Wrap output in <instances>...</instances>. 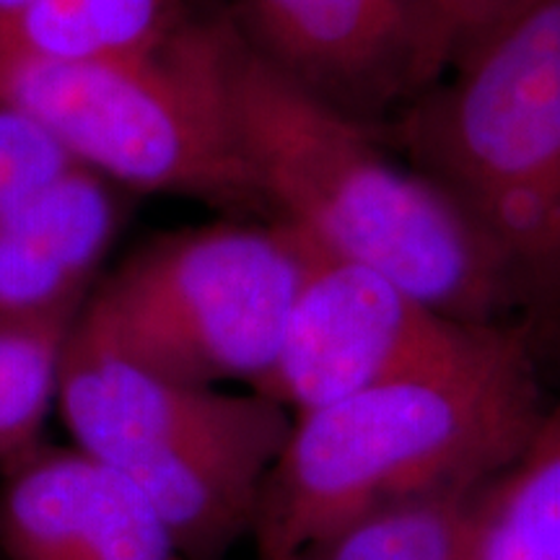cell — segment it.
Masks as SVG:
<instances>
[{"mask_svg":"<svg viewBox=\"0 0 560 560\" xmlns=\"http://www.w3.org/2000/svg\"><path fill=\"white\" fill-rule=\"evenodd\" d=\"M229 32L236 143L270 219L470 325H506L545 296L444 187L265 66L231 24Z\"/></svg>","mask_w":560,"mask_h":560,"instance_id":"6da1fadb","label":"cell"},{"mask_svg":"<svg viewBox=\"0 0 560 560\" xmlns=\"http://www.w3.org/2000/svg\"><path fill=\"white\" fill-rule=\"evenodd\" d=\"M545 410L527 340L503 327L467 359L299 412L260 490L257 560H293L384 503L495 478Z\"/></svg>","mask_w":560,"mask_h":560,"instance_id":"7a4b0ae2","label":"cell"},{"mask_svg":"<svg viewBox=\"0 0 560 560\" xmlns=\"http://www.w3.org/2000/svg\"><path fill=\"white\" fill-rule=\"evenodd\" d=\"M229 21L187 19L156 50L100 60L0 55V96L117 187L270 219L236 143Z\"/></svg>","mask_w":560,"mask_h":560,"instance_id":"3957f363","label":"cell"},{"mask_svg":"<svg viewBox=\"0 0 560 560\" xmlns=\"http://www.w3.org/2000/svg\"><path fill=\"white\" fill-rule=\"evenodd\" d=\"M58 408L75 446L122 472L185 560H229L252 537L289 408L260 395L161 380L70 330Z\"/></svg>","mask_w":560,"mask_h":560,"instance_id":"277c9868","label":"cell"},{"mask_svg":"<svg viewBox=\"0 0 560 560\" xmlns=\"http://www.w3.org/2000/svg\"><path fill=\"white\" fill-rule=\"evenodd\" d=\"M376 136L560 289V0H527Z\"/></svg>","mask_w":560,"mask_h":560,"instance_id":"5b68a950","label":"cell"},{"mask_svg":"<svg viewBox=\"0 0 560 560\" xmlns=\"http://www.w3.org/2000/svg\"><path fill=\"white\" fill-rule=\"evenodd\" d=\"M312 255L310 236L280 219L166 231L100 278L73 330L161 380L255 392Z\"/></svg>","mask_w":560,"mask_h":560,"instance_id":"8992f818","label":"cell"},{"mask_svg":"<svg viewBox=\"0 0 560 560\" xmlns=\"http://www.w3.org/2000/svg\"><path fill=\"white\" fill-rule=\"evenodd\" d=\"M226 19L265 66L374 132L400 120L457 62L436 0H234Z\"/></svg>","mask_w":560,"mask_h":560,"instance_id":"52a82bcc","label":"cell"},{"mask_svg":"<svg viewBox=\"0 0 560 560\" xmlns=\"http://www.w3.org/2000/svg\"><path fill=\"white\" fill-rule=\"evenodd\" d=\"M503 327L446 317L380 272L314 244L278 359L255 392L299 416L467 359Z\"/></svg>","mask_w":560,"mask_h":560,"instance_id":"ba28073f","label":"cell"},{"mask_svg":"<svg viewBox=\"0 0 560 560\" xmlns=\"http://www.w3.org/2000/svg\"><path fill=\"white\" fill-rule=\"evenodd\" d=\"M3 560H185L132 482L79 446L37 444L3 465Z\"/></svg>","mask_w":560,"mask_h":560,"instance_id":"9c48e42d","label":"cell"},{"mask_svg":"<svg viewBox=\"0 0 560 560\" xmlns=\"http://www.w3.org/2000/svg\"><path fill=\"white\" fill-rule=\"evenodd\" d=\"M115 182L73 170L0 210V322H75L122 229Z\"/></svg>","mask_w":560,"mask_h":560,"instance_id":"30bf717a","label":"cell"},{"mask_svg":"<svg viewBox=\"0 0 560 560\" xmlns=\"http://www.w3.org/2000/svg\"><path fill=\"white\" fill-rule=\"evenodd\" d=\"M190 13L185 0H30L0 16V55L100 60L156 50Z\"/></svg>","mask_w":560,"mask_h":560,"instance_id":"8fae6325","label":"cell"},{"mask_svg":"<svg viewBox=\"0 0 560 560\" xmlns=\"http://www.w3.org/2000/svg\"><path fill=\"white\" fill-rule=\"evenodd\" d=\"M462 560H560V400L475 503Z\"/></svg>","mask_w":560,"mask_h":560,"instance_id":"7c38bea8","label":"cell"},{"mask_svg":"<svg viewBox=\"0 0 560 560\" xmlns=\"http://www.w3.org/2000/svg\"><path fill=\"white\" fill-rule=\"evenodd\" d=\"M488 480L454 482L371 509L319 537L296 560H462Z\"/></svg>","mask_w":560,"mask_h":560,"instance_id":"4fadbf2b","label":"cell"},{"mask_svg":"<svg viewBox=\"0 0 560 560\" xmlns=\"http://www.w3.org/2000/svg\"><path fill=\"white\" fill-rule=\"evenodd\" d=\"M75 322H0V465L42 444Z\"/></svg>","mask_w":560,"mask_h":560,"instance_id":"5bb4252c","label":"cell"},{"mask_svg":"<svg viewBox=\"0 0 560 560\" xmlns=\"http://www.w3.org/2000/svg\"><path fill=\"white\" fill-rule=\"evenodd\" d=\"M75 164L45 125L0 96V210L45 190Z\"/></svg>","mask_w":560,"mask_h":560,"instance_id":"9a60e30c","label":"cell"},{"mask_svg":"<svg viewBox=\"0 0 560 560\" xmlns=\"http://www.w3.org/2000/svg\"><path fill=\"white\" fill-rule=\"evenodd\" d=\"M457 42V62L527 0H436ZM454 62V66H457Z\"/></svg>","mask_w":560,"mask_h":560,"instance_id":"2e32d148","label":"cell"},{"mask_svg":"<svg viewBox=\"0 0 560 560\" xmlns=\"http://www.w3.org/2000/svg\"><path fill=\"white\" fill-rule=\"evenodd\" d=\"M26 3H30V0H0V16H3V13L16 11V9H21V5H26Z\"/></svg>","mask_w":560,"mask_h":560,"instance_id":"e0dca14e","label":"cell"},{"mask_svg":"<svg viewBox=\"0 0 560 560\" xmlns=\"http://www.w3.org/2000/svg\"><path fill=\"white\" fill-rule=\"evenodd\" d=\"M293 560H296V558H293Z\"/></svg>","mask_w":560,"mask_h":560,"instance_id":"ac0fdd59","label":"cell"}]
</instances>
